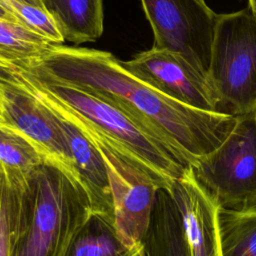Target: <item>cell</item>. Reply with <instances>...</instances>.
Segmentation results:
<instances>
[{
    "instance_id": "6da1fadb",
    "label": "cell",
    "mask_w": 256,
    "mask_h": 256,
    "mask_svg": "<svg viewBox=\"0 0 256 256\" xmlns=\"http://www.w3.org/2000/svg\"><path fill=\"white\" fill-rule=\"evenodd\" d=\"M24 68L74 84L141 113L162 133L185 166L194 167L231 131L235 116L198 109L141 81L112 53L51 44Z\"/></svg>"
},
{
    "instance_id": "7a4b0ae2",
    "label": "cell",
    "mask_w": 256,
    "mask_h": 256,
    "mask_svg": "<svg viewBox=\"0 0 256 256\" xmlns=\"http://www.w3.org/2000/svg\"><path fill=\"white\" fill-rule=\"evenodd\" d=\"M10 71L22 86L91 143L107 146L140 165L168 192L188 167L141 113L28 68L12 66Z\"/></svg>"
},
{
    "instance_id": "3957f363",
    "label": "cell",
    "mask_w": 256,
    "mask_h": 256,
    "mask_svg": "<svg viewBox=\"0 0 256 256\" xmlns=\"http://www.w3.org/2000/svg\"><path fill=\"white\" fill-rule=\"evenodd\" d=\"M13 190L9 256H66L72 239L93 213L83 184L44 162L24 190Z\"/></svg>"
},
{
    "instance_id": "277c9868",
    "label": "cell",
    "mask_w": 256,
    "mask_h": 256,
    "mask_svg": "<svg viewBox=\"0 0 256 256\" xmlns=\"http://www.w3.org/2000/svg\"><path fill=\"white\" fill-rule=\"evenodd\" d=\"M207 76L218 113L256 111V20L248 7L218 14Z\"/></svg>"
},
{
    "instance_id": "5b68a950",
    "label": "cell",
    "mask_w": 256,
    "mask_h": 256,
    "mask_svg": "<svg viewBox=\"0 0 256 256\" xmlns=\"http://www.w3.org/2000/svg\"><path fill=\"white\" fill-rule=\"evenodd\" d=\"M192 170L220 208L256 207V111L236 116L224 141Z\"/></svg>"
},
{
    "instance_id": "8992f818",
    "label": "cell",
    "mask_w": 256,
    "mask_h": 256,
    "mask_svg": "<svg viewBox=\"0 0 256 256\" xmlns=\"http://www.w3.org/2000/svg\"><path fill=\"white\" fill-rule=\"evenodd\" d=\"M153 36V47L181 54L208 73L218 14L205 0H140Z\"/></svg>"
},
{
    "instance_id": "52a82bcc",
    "label": "cell",
    "mask_w": 256,
    "mask_h": 256,
    "mask_svg": "<svg viewBox=\"0 0 256 256\" xmlns=\"http://www.w3.org/2000/svg\"><path fill=\"white\" fill-rule=\"evenodd\" d=\"M11 67H0V86L8 125L23 134L46 162L81 182L59 117L19 83L12 75Z\"/></svg>"
},
{
    "instance_id": "ba28073f",
    "label": "cell",
    "mask_w": 256,
    "mask_h": 256,
    "mask_svg": "<svg viewBox=\"0 0 256 256\" xmlns=\"http://www.w3.org/2000/svg\"><path fill=\"white\" fill-rule=\"evenodd\" d=\"M96 147L108 171L117 232L128 245H142L162 186L147 170L130 159L107 146Z\"/></svg>"
},
{
    "instance_id": "9c48e42d",
    "label": "cell",
    "mask_w": 256,
    "mask_h": 256,
    "mask_svg": "<svg viewBox=\"0 0 256 256\" xmlns=\"http://www.w3.org/2000/svg\"><path fill=\"white\" fill-rule=\"evenodd\" d=\"M121 64L154 89L192 107L217 112L216 96L207 74L181 54L152 47Z\"/></svg>"
},
{
    "instance_id": "30bf717a",
    "label": "cell",
    "mask_w": 256,
    "mask_h": 256,
    "mask_svg": "<svg viewBox=\"0 0 256 256\" xmlns=\"http://www.w3.org/2000/svg\"><path fill=\"white\" fill-rule=\"evenodd\" d=\"M181 216L190 256H222L218 233V204L196 180L192 167L169 191Z\"/></svg>"
},
{
    "instance_id": "8fae6325",
    "label": "cell",
    "mask_w": 256,
    "mask_h": 256,
    "mask_svg": "<svg viewBox=\"0 0 256 256\" xmlns=\"http://www.w3.org/2000/svg\"><path fill=\"white\" fill-rule=\"evenodd\" d=\"M59 119L93 212L114 217L108 171L99 149L71 123Z\"/></svg>"
},
{
    "instance_id": "7c38bea8",
    "label": "cell",
    "mask_w": 256,
    "mask_h": 256,
    "mask_svg": "<svg viewBox=\"0 0 256 256\" xmlns=\"http://www.w3.org/2000/svg\"><path fill=\"white\" fill-rule=\"evenodd\" d=\"M141 256H190L179 210L165 189L157 193Z\"/></svg>"
},
{
    "instance_id": "4fadbf2b",
    "label": "cell",
    "mask_w": 256,
    "mask_h": 256,
    "mask_svg": "<svg viewBox=\"0 0 256 256\" xmlns=\"http://www.w3.org/2000/svg\"><path fill=\"white\" fill-rule=\"evenodd\" d=\"M65 41L95 42L103 33V0H41Z\"/></svg>"
},
{
    "instance_id": "5bb4252c",
    "label": "cell",
    "mask_w": 256,
    "mask_h": 256,
    "mask_svg": "<svg viewBox=\"0 0 256 256\" xmlns=\"http://www.w3.org/2000/svg\"><path fill=\"white\" fill-rule=\"evenodd\" d=\"M142 245H128L117 232L114 217L93 212L72 239L66 256H141Z\"/></svg>"
},
{
    "instance_id": "9a60e30c",
    "label": "cell",
    "mask_w": 256,
    "mask_h": 256,
    "mask_svg": "<svg viewBox=\"0 0 256 256\" xmlns=\"http://www.w3.org/2000/svg\"><path fill=\"white\" fill-rule=\"evenodd\" d=\"M44 162V157L23 134L12 126L0 125V165L10 188L24 190Z\"/></svg>"
},
{
    "instance_id": "2e32d148",
    "label": "cell",
    "mask_w": 256,
    "mask_h": 256,
    "mask_svg": "<svg viewBox=\"0 0 256 256\" xmlns=\"http://www.w3.org/2000/svg\"><path fill=\"white\" fill-rule=\"evenodd\" d=\"M217 223L222 256H256V207H219Z\"/></svg>"
},
{
    "instance_id": "e0dca14e",
    "label": "cell",
    "mask_w": 256,
    "mask_h": 256,
    "mask_svg": "<svg viewBox=\"0 0 256 256\" xmlns=\"http://www.w3.org/2000/svg\"><path fill=\"white\" fill-rule=\"evenodd\" d=\"M50 45L26 27L0 19V66L25 67L40 58Z\"/></svg>"
},
{
    "instance_id": "ac0fdd59",
    "label": "cell",
    "mask_w": 256,
    "mask_h": 256,
    "mask_svg": "<svg viewBox=\"0 0 256 256\" xmlns=\"http://www.w3.org/2000/svg\"><path fill=\"white\" fill-rule=\"evenodd\" d=\"M11 8L22 26L45 38L51 44L59 45L65 41L55 20L43 7L12 0Z\"/></svg>"
},
{
    "instance_id": "d6986e66",
    "label": "cell",
    "mask_w": 256,
    "mask_h": 256,
    "mask_svg": "<svg viewBox=\"0 0 256 256\" xmlns=\"http://www.w3.org/2000/svg\"><path fill=\"white\" fill-rule=\"evenodd\" d=\"M14 224V190L7 184L0 212V256H9Z\"/></svg>"
},
{
    "instance_id": "ffe728a7",
    "label": "cell",
    "mask_w": 256,
    "mask_h": 256,
    "mask_svg": "<svg viewBox=\"0 0 256 256\" xmlns=\"http://www.w3.org/2000/svg\"><path fill=\"white\" fill-rule=\"evenodd\" d=\"M11 1L12 0H0V5L3 6L4 8H6L9 12H11L13 15V11H12V8H11ZM19 1H22V2H26V3H29V4H33V5H37V6H41L43 7L42 3H41V0H19ZM15 16V15H14ZM16 17V16H15ZM17 18V17H16ZM18 20V19H17Z\"/></svg>"
},
{
    "instance_id": "44dd1931",
    "label": "cell",
    "mask_w": 256,
    "mask_h": 256,
    "mask_svg": "<svg viewBox=\"0 0 256 256\" xmlns=\"http://www.w3.org/2000/svg\"><path fill=\"white\" fill-rule=\"evenodd\" d=\"M0 19L1 20H7V21H11V22H14V23H19V21L17 20V18L11 13L9 12L6 8H4L3 6L0 5ZM21 25V24H20Z\"/></svg>"
},
{
    "instance_id": "7402d4cb",
    "label": "cell",
    "mask_w": 256,
    "mask_h": 256,
    "mask_svg": "<svg viewBox=\"0 0 256 256\" xmlns=\"http://www.w3.org/2000/svg\"><path fill=\"white\" fill-rule=\"evenodd\" d=\"M6 188V180H5V175L4 172L1 168L0 165V212H1V204H2V200H3V195H4V191Z\"/></svg>"
},
{
    "instance_id": "603a6c76",
    "label": "cell",
    "mask_w": 256,
    "mask_h": 256,
    "mask_svg": "<svg viewBox=\"0 0 256 256\" xmlns=\"http://www.w3.org/2000/svg\"><path fill=\"white\" fill-rule=\"evenodd\" d=\"M0 125H8L5 113H4V105H3V92L0 86ZM10 126V125H8Z\"/></svg>"
},
{
    "instance_id": "cb8c5ba5",
    "label": "cell",
    "mask_w": 256,
    "mask_h": 256,
    "mask_svg": "<svg viewBox=\"0 0 256 256\" xmlns=\"http://www.w3.org/2000/svg\"><path fill=\"white\" fill-rule=\"evenodd\" d=\"M248 4H249L248 8L250 9L253 17L256 20V0H248Z\"/></svg>"
}]
</instances>
